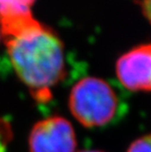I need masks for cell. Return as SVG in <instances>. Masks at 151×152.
<instances>
[{
	"label": "cell",
	"instance_id": "cell-1",
	"mask_svg": "<svg viewBox=\"0 0 151 152\" xmlns=\"http://www.w3.org/2000/svg\"><path fill=\"white\" fill-rule=\"evenodd\" d=\"M5 44L16 75L30 88L34 100L49 101L52 87L66 74L60 38L43 26L22 37L5 39Z\"/></svg>",
	"mask_w": 151,
	"mask_h": 152
},
{
	"label": "cell",
	"instance_id": "cell-2",
	"mask_svg": "<svg viewBox=\"0 0 151 152\" xmlns=\"http://www.w3.org/2000/svg\"><path fill=\"white\" fill-rule=\"evenodd\" d=\"M71 114L85 128H100L111 124L120 113V98L106 80L85 77L76 83L69 94Z\"/></svg>",
	"mask_w": 151,
	"mask_h": 152
},
{
	"label": "cell",
	"instance_id": "cell-3",
	"mask_svg": "<svg viewBox=\"0 0 151 152\" xmlns=\"http://www.w3.org/2000/svg\"><path fill=\"white\" fill-rule=\"evenodd\" d=\"M30 152H75L77 137L72 124L62 116H50L33 126L28 138Z\"/></svg>",
	"mask_w": 151,
	"mask_h": 152
},
{
	"label": "cell",
	"instance_id": "cell-4",
	"mask_svg": "<svg viewBox=\"0 0 151 152\" xmlns=\"http://www.w3.org/2000/svg\"><path fill=\"white\" fill-rule=\"evenodd\" d=\"M116 75L130 91H151V43L141 44L119 57Z\"/></svg>",
	"mask_w": 151,
	"mask_h": 152
},
{
	"label": "cell",
	"instance_id": "cell-5",
	"mask_svg": "<svg viewBox=\"0 0 151 152\" xmlns=\"http://www.w3.org/2000/svg\"><path fill=\"white\" fill-rule=\"evenodd\" d=\"M35 0H0V23L31 16Z\"/></svg>",
	"mask_w": 151,
	"mask_h": 152
},
{
	"label": "cell",
	"instance_id": "cell-6",
	"mask_svg": "<svg viewBox=\"0 0 151 152\" xmlns=\"http://www.w3.org/2000/svg\"><path fill=\"white\" fill-rule=\"evenodd\" d=\"M11 124L5 119L0 118V152H7L9 143L12 140Z\"/></svg>",
	"mask_w": 151,
	"mask_h": 152
},
{
	"label": "cell",
	"instance_id": "cell-7",
	"mask_svg": "<svg viewBox=\"0 0 151 152\" xmlns=\"http://www.w3.org/2000/svg\"><path fill=\"white\" fill-rule=\"evenodd\" d=\"M127 152H151V134L142 135L133 140Z\"/></svg>",
	"mask_w": 151,
	"mask_h": 152
},
{
	"label": "cell",
	"instance_id": "cell-8",
	"mask_svg": "<svg viewBox=\"0 0 151 152\" xmlns=\"http://www.w3.org/2000/svg\"><path fill=\"white\" fill-rule=\"evenodd\" d=\"M139 5L144 17L151 24V0H140Z\"/></svg>",
	"mask_w": 151,
	"mask_h": 152
},
{
	"label": "cell",
	"instance_id": "cell-9",
	"mask_svg": "<svg viewBox=\"0 0 151 152\" xmlns=\"http://www.w3.org/2000/svg\"><path fill=\"white\" fill-rule=\"evenodd\" d=\"M80 152H104V151L95 150V149H88V150H82V151H80Z\"/></svg>",
	"mask_w": 151,
	"mask_h": 152
},
{
	"label": "cell",
	"instance_id": "cell-10",
	"mask_svg": "<svg viewBox=\"0 0 151 152\" xmlns=\"http://www.w3.org/2000/svg\"><path fill=\"white\" fill-rule=\"evenodd\" d=\"M1 37H2V35H1V31H0V38H1Z\"/></svg>",
	"mask_w": 151,
	"mask_h": 152
}]
</instances>
